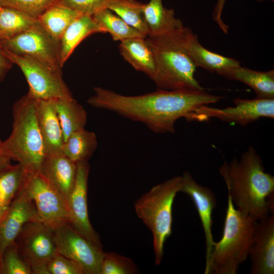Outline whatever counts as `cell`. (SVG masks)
<instances>
[{
    "mask_svg": "<svg viewBox=\"0 0 274 274\" xmlns=\"http://www.w3.org/2000/svg\"><path fill=\"white\" fill-rule=\"evenodd\" d=\"M0 47L18 54L37 59L56 72L62 73L59 56V42L38 23L26 30L0 41Z\"/></svg>",
    "mask_w": 274,
    "mask_h": 274,
    "instance_id": "30bf717a",
    "label": "cell"
},
{
    "mask_svg": "<svg viewBox=\"0 0 274 274\" xmlns=\"http://www.w3.org/2000/svg\"><path fill=\"white\" fill-rule=\"evenodd\" d=\"M181 183V176L169 179L153 186L134 204L137 216L152 232L156 265L162 261L164 243L172 234L173 205Z\"/></svg>",
    "mask_w": 274,
    "mask_h": 274,
    "instance_id": "8992f818",
    "label": "cell"
},
{
    "mask_svg": "<svg viewBox=\"0 0 274 274\" xmlns=\"http://www.w3.org/2000/svg\"><path fill=\"white\" fill-rule=\"evenodd\" d=\"M26 171L19 164L0 173V200L9 206L22 188Z\"/></svg>",
    "mask_w": 274,
    "mask_h": 274,
    "instance_id": "f546056e",
    "label": "cell"
},
{
    "mask_svg": "<svg viewBox=\"0 0 274 274\" xmlns=\"http://www.w3.org/2000/svg\"><path fill=\"white\" fill-rule=\"evenodd\" d=\"M2 49L3 55L23 73L29 86L27 94L30 97L36 100L73 97L63 80L62 73L29 56L18 55Z\"/></svg>",
    "mask_w": 274,
    "mask_h": 274,
    "instance_id": "ba28073f",
    "label": "cell"
},
{
    "mask_svg": "<svg viewBox=\"0 0 274 274\" xmlns=\"http://www.w3.org/2000/svg\"><path fill=\"white\" fill-rule=\"evenodd\" d=\"M47 271L48 274H84L79 265L58 253L48 263Z\"/></svg>",
    "mask_w": 274,
    "mask_h": 274,
    "instance_id": "836d02e7",
    "label": "cell"
},
{
    "mask_svg": "<svg viewBox=\"0 0 274 274\" xmlns=\"http://www.w3.org/2000/svg\"><path fill=\"white\" fill-rule=\"evenodd\" d=\"M36 111L46 155L62 152L64 138L53 99L36 100Z\"/></svg>",
    "mask_w": 274,
    "mask_h": 274,
    "instance_id": "d6986e66",
    "label": "cell"
},
{
    "mask_svg": "<svg viewBox=\"0 0 274 274\" xmlns=\"http://www.w3.org/2000/svg\"><path fill=\"white\" fill-rule=\"evenodd\" d=\"M81 15L77 11L58 3L48 8L38 20L47 32L59 42L68 25Z\"/></svg>",
    "mask_w": 274,
    "mask_h": 274,
    "instance_id": "484cf974",
    "label": "cell"
},
{
    "mask_svg": "<svg viewBox=\"0 0 274 274\" xmlns=\"http://www.w3.org/2000/svg\"><path fill=\"white\" fill-rule=\"evenodd\" d=\"M146 38H135L120 42L119 51L123 58L136 71L149 77L158 86L160 79L154 54Z\"/></svg>",
    "mask_w": 274,
    "mask_h": 274,
    "instance_id": "ac0fdd59",
    "label": "cell"
},
{
    "mask_svg": "<svg viewBox=\"0 0 274 274\" xmlns=\"http://www.w3.org/2000/svg\"><path fill=\"white\" fill-rule=\"evenodd\" d=\"M36 99L27 94L13 106L12 130L4 142L12 159L28 172H39L46 156L36 111Z\"/></svg>",
    "mask_w": 274,
    "mask_h": 274,
    "instance_id": "5b68a950",
    "label": "cell"
},
{
    "mask_svg": "<svg viewBox=\"0 0 274 274\" xmlns=\"http://www.w3.org/2000/svg\"><path fill=\"white\" fill-rule=\"evenodd\" d=\"M22 188L32 201L39 220L53 229L70 223L66 200L41 173L26 171Z\"/></svg>",
    "mask_w": 274,
    "mask_h": 274,
    "instance_id": "52a82bcc",
    "label": "cell"
},
{
    "mask_svg": "<svg viewBox=\"0 0 274 274\" xmlns=\"http://www.w3.org/2000/svg\"><path fill=\"white\" fill-rule=\"evenodd\" d=\"M97 32L104 33L92 15H82L75 19L66 28L59 40V56L61 67L84 39Z\"/></svg>",
    "mask_w": 274,
    "mask_h": 274,
    "instance_id": "ffe728a7",
    "label": "cell"
},
{
    "mask_svg": "<svg viewBox=\"0 0 274 274\" xmlns=\"http://www.w3.org/2000/svg\"><path fill=\"white\" fill-rule=\"evenodd\" d=\"M182 177L180 192L187 194L193 200L201 222L206 238V263L208 262L216 242L212 234V213L217 203L214 193L208 187L198 184L192 175L185 172Z\"/></svg>",
    "mask_w": 274,
    "mask_h": 274,
    "instance_id": "5bb4252c",
    "label": "cell"
},
{
    "mask_svg": "<svg viewBox=\"0 0 274 274\" xmlns=\"http://www.w3.org/2000/svg\"><path fill=\"white\" fill-rule=\"evenodd\" d=\"M52 99L64 142L72 133L85 128L87 120V112L74 97Z\"/></svg>",
    "mask_w": 274,
    "mask_h": 274,
    "instance_id": "cb8c5ba5",
    "label": "cell"
},
{
    "mask_svg": "<svg viewBox=\"0 0 274 274\" xmlns=\"http://www.w3.org/2000/svg\"><path fill=\"white\" fill-rule=\"evenodd\" d=\"M2 7L0 6V11L1 10Z\"/></svg>",
    "mask_w": 274,
    "mask_h": 274,
    "instance_id": "ab89813d",
    "label": "cell"
},
{
    "mask_svg": "<svg viewBox=\"0 0 274 274\" xmlns=\"http://www.w3.org/2000/svg\"><path fill=\"white\" fill-rule=\"evenodd\" d=\"M138 268L133 261L127 257L114 252H104L100 274H133Z\"/></svg>",
    "mask_w": 274,
    "mask_h": 274,
    "instance_id": "4dcf8cb0",
    "label": "cell"
},
{
    "mask_svg": "<svg viewBox=\"0 0 274 274\" xmlns=\"http://www.w3.org/2000/svg\"><path fill=\"white\" fill-rule=\"evenodd\" d=\"M217 74L247 85L254 90L256 97L274 98L273 70L260 72L239 65L222 70Z\"/></svg>",
    "mask_w": 274,
    "mask_h": 274,
    "instance_id": "44dd1931",
    "label": "cell"
},
{
    "mask_svg": "<svg viewBox=\"0 0 274 274\" xmlns=\"http://www.w3.org/2000/svg\"><path fill=\"white\" fill-rule=\"evenodd\" d=\"M190 29L184 26L160 37L146 38L158 66L160 79L159 89H204L195 78L197 67L185 47Z\"/></svg>",
    "mask_w": 274,
    "mask_h": 274,
    "instance_id": "277c9868",
    "label": "cell"
},
{
    "mask_svg": "<svg viewBox=\"0 0 274 274\" xmlns=\"http://www.w3.org/2000/svg\"><path fill=\"white\" fill-rule=\"evenodd\" d=\"M59 0H0V6L21 12L38 18L50 6Z\"/></svg>",
    "mask_w": 274,
    "mask_h": 274,
    "instance_id": "1f68e13d",
    "label": "cell"
},
{
    "mask_svg": "<svg viewBox=\"0 0 274 274\" xmlns=\"http://www.w3.org/2000/svg\"><path fill=\"white\" fill-rule=\"evenodd\" d=\"M12 64L13 63L3 55L2 49L0 47V82L5 78Z\"/></svg>",
    "mask_w": 274,
    "mask_h": 274,
    "instance_id": "74e56055",
    "label": "cell"
},
{
    "mask_svg": "<svg viewBox=\"0 0 274 274\" xmlns=\"http://www.w3.org/2000/svg\"><path fill=\"white\" fill-rule=\"evenodd\" d=\"M144 14L148 30L147 37H160L184 26L182 21L176 17L173 9L163 6L162 0H150L144 4Z\"/></svg>",
    "mask_w": 274,
    "mask_h": 274,
    "instance_id": "7402d4cb",
    "label": "cell"
},
{
    "mask_svg": "<svg viewBox=\"0 0 274 274\" xmlns=\"http://www.w3.org/2000/svg\"><path fill=\"white\" fill-rule=\"evenodd\" d=\"M36 220L39 218L35 205L22 188L0 222V261L5 251L14 243L24 225Z\"/></svg>",
    "mask_w": 274,
    "mask_h": 274,
    "instance_id": "9a60e30c",
    "label": "cell"
},
{
    "mask_svg": "<svg viewBox=\"0 0 274 274\" xmlns=\"http://www.w3.org/2000/svg\"><path fill=\"white\" fill-rule=\"evenodd\" d=\"M185 47L196 67H202L211 73H218L222 70L241 65L240 62L233 58L207 49L201 45L197 36L191 29L186 37Z\"/></svg>",
    "mask_w": 274,
    "mask_h": 274,
    "instance_id": "603a6c76",
    "label": "cell"
},
{
    "mask_svg": "<svg viewBox=\"0 0 274 274\" xmlns=\"http://www.w3.org/2000/svg\"><path fill=\"white\" fill-rule=\"evenodd\" d=\"M92 16L104 33H109L114 41L121 42L135 38L147 37L107 8L96 12Z\"/></svg>",
    "mask_w": 274,
    "mask_h": 274,
    "instance_id": "4316f807",
    "label": "cell"
},
{
    "mask_svg": "<svg viewBox=\"0 0 274 274\" xmlns=\"http://www.w3.org/2000/svg\"><path fill=\"white\" fill-rule=\"evenodd\" d=\"M226 1L217 0L213 12L212 16L214 21L218 24L222 31L224 33L227 34L228 32V26L223 22L221 18V15Z\"/></svg>",
    "mask_w": 274,
    "mask_h": 274,
    "instance_id": "d590c367",
    "label": "cell"
},
{
    "mask_svg": "<svg viewBox=\"0 0 274 274\" xmlns=\"http://www.w3.org/2000/svg\"><path fill=\"white\" fill-rule=\"evenodd\" d=\"M144 7V4L136 0H109L107 6L126 23L147 37Z\"/></svg>",
    "mask_w": 274,
    "mask_h": 274,
    "instance_id": "83f0119b",
    "label": "cell"
},
{
    "mask_svg": "<svg viewBox=\"0 0 274 274\" xmlns=\"http://www.w3.org/2000/svg\"><path fill=\"white\" fill-rule=\"evenodd\" d=\"M77 164L62 152L47 155L39 173L60 192L67 202L74 189Z\"/></svg>",
    "mask_w": 274,
    "mask_h": 274,
    "instance_id": "e0dca14e",
    "label": "cell"
},
{
    "mask_svg": "<svg viewBox=\"0 0 274 274\" xmlns=\"http://www.w3.org/2000/svg\"><path fill=\"white\" fill-rule=\"evenodd\" d=\"M257 222L235 208L228 196L222 236L216 242L204 273H237L240 265L249 257Z\"/></svg>",
    "mask_w": 274,
    "mask_h": 274,
    "instance_id": "3957f363",
    "label": "cell"
},
{
    "mask_svg": "<svg viewBox=\"0 0 274 274\" xmlns=\"http://www.w3.org/2000/svg\"><path fill=\"white\" fill-rule=\"evenodd\" d=\"M233 102L234 106L225 108L202 106L194 111L189 121L203 122L216 118L223 122L244 126L261 118H274V98L238 97Z\"/></svg>",
    "mask_w": 274,
    "mask_h": 274,
    "instance_id": "8fae6325",
    "label": "cell"
},
{
    "mask_svg": "<svg viewBox=\"0 0 274 274\" xmlns=\"http://www.w3.org/2000/svg\"><path fill=\"white\" fill-rule=\"evenodd\" d=\"M97 145L95 133L84 128L74 132L64 141L62 152L76 163L88 162Z\"/></svg>",
    "mask_w": 274,
    "mask_h": 274,
    "instance_id": "d4e9b609",
    "label": "cell"
},
{
    "mask_svg": "<svg viewBox=\"0 0 274 274\" xmlns=\"http://www.w3.org/2000/svg\"><path fill=\"white\" fill-rule=\"evenodd\" d=\"M57 252L73 261L84 274H100L102 248L93 244L70 224L54 229Z\"/></svg>",
    "mask_w": 274,
    "mask_h": 274,
    "instance_id": "7c38bea8",
    "label": "cell"
},
{
    "mask_svg": "<svg viewBox=\"0 0 274 274\" xmlns=\"http://www.w3.org/2000/svg\"><path fill=\"white\" fill-rule=\"evenodd\" d=\"M14 243L32 273L48 274L47 265L58 253L54 229L39 220L29 221L23 227Z\"/></svg>",
    "mask_w": 274,
    "mask_h": 274,
    "instance_id": "9c48e42d",
    "label": "cell"
},
{
    "mask_svg": "<svg viewBox=\"0 0 274 274\" xmlns=\"http://www.w3.org/2000/svg\"><path fill=\"white\" fill-rule=\"evenodd\" d=\"M77 164L76 182L67 202L71 216L70 224L87 239L102 248L99 235L92 227L88 217L87 194L89 165L88 162H80Z\"/></svg>",
    "mask_w": 274,
    "mask_h": 274,
    "instance_id": "4fadbf2b",
    "label": "cell"
},
{
    "mask_svg": "<svg viewBox=\"0 0 274 274\" xmlns=\"http://www.w3.org/2000/svg\"><path fill=\"white\" fill-rule=\"evenodd\" d=\"M0 272L6 274H31L14 243L6 249L0 261Z\"/></svg>",
    "mask_w": 274,
    "mask_h": 274,
    "instance_id": "d6a6232c",
    "label": "cell"
},
{
    "mask_svg": "<svg viewBox=\"0 0 274 274\" xmlns=\"http://www.w3.org/2000/svg\"><path fill=\"white\" fill-rule=\"evenodd\" d=\"M11 160L4 147L3 142L0 140V173L12 165Z\"/></svg>",
    "mask_w": 274,
    "mask_h": 274,
    "instance_id": "8d00e7d4",
    "label": "cell"
},
{
    "mask_svg": "<svg viewBox=\"0 0 274 274\" xmlns=\"http://www.w3.org/2000/svg\"><path fill=\"white\" fill-rule=\"evenodd\" d=\"M9 206H6L0 200V222L6 215Z\"/></svg>",
    "mask_w": 274,
    "mask_h": 274,
    "instance_id": "f35d334b",
    "label": "cell"
},
{
    "mask_svg": "<svg viewBox=\"0 0 274 274\" xmlns=\"http://www.w3.org/2000/svg\"><path fill=\"white\" fill-rule=\"evenodd\" d=\"M219 172L228 196L241 213L257 221L273 213L274 177L265 172L253 147L249 146L239 159L224 161Z\"/></svg>",
    "mask_w": 274,
    "mask_h": 274,
    "instance_id": "7a4b0ae2",
    "label": "cell"
},
{
    "mask_svg": "<svg viewBox=\"0 0 274 274\" xmlns=\"http://www.w3.org/2000/svg\"><path fill=\"white\" fill-rule=\"evenodd\" d=\"M249 257L250 273H274L273 214L257 221Z\"/></svg>",
    "mask_w": 274,
    "mask_h": 274,
    "instance_id": "2e32d148",
    "label": "cell"
},
{
    "mask_svg": "<svg viewBox=\"0 0 274 274\" xmlns=\"http://www.w3.org/2000/svg\"><path fill=\"white\" fill-rule=\"evenodd\" d=\"M38 22L19 11L2 7L0 11V41L10 39L30 28Z\"/></svg>",
    "mask_w": 274,
    "mask_h": 274,
    "instance_id": "f1b7e54d",
    "label": "cell"
},
{
    "mask_svg": "<svg viewBox=\"0 0 274 274\" xmlns=\"http://www.w3.org/2000/svg\"><path fill=\"white\" fill-rule=\"evenodd\" d=\"M109 0H59V3L82 15H92L107 8Z\"/></svg>",
    "mask_w": 274,
    "mask_h": 274,
    "instance_id": "e575fe53",
    "label": "cell"
},
{
    "mask_svg": "<svg viewBox=\"0 0 274 274\" xmlns=\"http://www.w3.org/2000/svg\"><path fill=\"white\" fill-rule=\"evenodd\" d=\"M87 102L145 124L156 133H173L176 121H189L199 107L218 102L223 97L204 89L157 90L139 95H125L101 87L93 88Z\"/></svg>",
    "mask_w": 274,
    "mask_h": 274,
    "instance_id": "6da1fadb",
    "label": "cell"
}]
</instances>
